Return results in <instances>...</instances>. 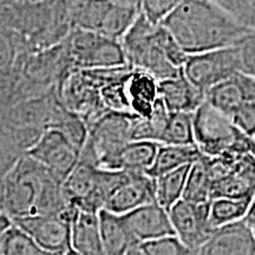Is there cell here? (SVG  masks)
<instances>
[{
  "label": "cell",
  "mask_w": 255,
  "mask_h": 255,
  "mask_svg": "<svg viewBox=\"0 0 255 255\" xmlns=\"http://www.w3.org/2000/svg\"><path fill=\"white\" fill-rule=\"evenodd\" d=\"M78 212L66 197L63 182L28 155H21L8 171L2 213L11 220L57 215L72 225Z\"/></svg>",
  "instance_id": "1"
},
{
  "label": "cell",
  "mask_w": 255,
  "mask_h": 255,
  "mask_svg": "<svg viewBox=\"0 0 255 255\" xmlns=\"http://www.w3.org/2000/svg\"><path fill=\"white\" fill-rule=\"evenodd\" d=\"M161 25L188 56L234 46L248 31L210 0H182Z\"/></svg>",
  "instance_id": "2"
},
{
  "label": "cell",
  "mask_w": 255,
  "mask_h": 255,
  "mask_svg": "<svg viewBox=\"0 0 255 255\" xmlns=\"http://www.w3.org/2000/svg\"><path fill=\"white\" fill-rule=\"evenodd\" d=\"M194 143L201 154L207 157L229 154L251 152L254 144L250 137L240 131L227 115L203 102L193 113Z\"/></svg>",
  "instance_id": "3"
},
{
  "label": "cell",
  "mask_w": 255,
  "mask_h": 255,
  "mask_svg": "<svg viewBox=\"0 0 255 255\" xmlns=\"http://www.w3.org/2000/svg\"><path fill=\"white\" fill-rule=\"evenodd\" d=\"M157 26L141 13L121 39V44L130 68L149 73L161 82L176 76L182 69L175 68L164 56L156 39Z\"/></svg>",
  "instance_id": "4"
},
{
  "label": "cell",
  "mask_w": 255,
  "mask_h": 255,
  "mask_svg": "<svg viewBox=\"0 0 255 255\" xmlns=\"http://www.w3.org/2000/svg\"><path fill=\"white\" fill-rule=\"evenodd\" d=\"M73 70L115 69L129 66L119 40L96 32L71 30L63 41Z\"/></svg>",
  "instance_id": "5"
},
{
  "label": "cell",
  "mask_w": 255,
  "mask_h": 255,
  "mask_svg": "<svg viewBox=\"0 0 255 255\" xmlns=\"http://www.w3.org/2000/svg\"><path fill=\"white\" fill-rule=\"evenodd\" d=\"M182 72L194 87L206 94L210 88L240 72L237 46L189 55Z\"/></svg>",
  "instance_id": "6"
},
{
  "label": "cell",
  "mask_w": 255,
  "mask_h": 255,
  "mask_svg": "<svg viewBox=\"0 0 255 255\" xmlns=\"http://www.w3.org/2000/svg\"><path fill=\"white\" fill-rule=\"evenodd\" d=\"M26 155L64 182L77 165L81 150L58 130L47 129Z\"/></svg>",
  "instance_id": "7"
},
{
  "label": "cell",
  "mask_w": 255,
  "mask_h": 255,
  "mask_svg": "<svg viewBox=\"0 0 255 255\" xmlns=\"http://www.w3.org/2000/svg\"><path fill=\"white\" fill-rule=\"evenodd\" d=\"M209 205L182 199L168 210L175 237L193 251L199 250L215 231L209 223Z\"/></svg>",
  "instance_id": "8"
},
{
  "label": "cell",
  "mask_w": 255,
  "mask_h": 255,
  "mask_svg": "<svg viewBox=\"0 0 255 255\" xmlns=\"http://www.w3.org/2000/svg\"><path fill=\"white\" fill-rule=\"evenodd\" d=\"M12 223L51 255L71 251V223L57 215H33L14 219Z\"/></svg>",
  "instance_id": "9"
},
{
  "label": "cell",
  "mask_w": 255,
  "mask_h": 255,
  "mask_svg": "<svg viewBox=\"0 0 255 255\" xmlns=\"http://www.w3.org/2000/svg\"><path fill=\"white\" fill-rule=\"evenodd\" d=\"M255 194V157L251 152L234 155L229 170L212 182V200L251 199Z\"/></svg>",
  "instance_id": "10"
},
{
  "label": "cell",
  "mask_w": 255,
  "mask_h": 255,
  "mask_svg": "<svg viewBox=\"0 0 255 255\" xmlns=\"http://www.w3.org/2000/svg\"><path fill=\"white\" fill-rule=\"evenodd\" d=\"M154 202V178L145 173L127 171L123 180L108 197L103 209L114 214L123 215Z\"/></svg>",
  "instance_id": "11"
},
{
  "label": "cell",
  "mask_w": 255,
  "mask_h": 255,
  "mask_svg": "<svg viewBox=\"0 0 255 255\" xmlns=\"http://www.w3.org/2000/svg\"><path fill=\"white\" fill-rule=\"evenodd\" d=\"M122 216L138 246L159 239L175 237L168 212L157 203H149Z\"/></svg>",
  "instance_id": "12"
},
{
  "label": "cell",
  "mask_w": 255,
  "mask_h": 255,
  "mask_svg": "<svg viewBox=\"0 0 255 255\" xmlns=\"http://www.w3.org/2000/svg\"><path fill=\"white\" fill-rule=\"evenodd\" d=\"M196 255H255V234L241 221L215 229Z\"/></svg>",
  "instance_id": "13"
},
{
  "label": "cell",
  "mask_w": 255,
  "mask_h": 255,
  "mask_svg": "<svg viewBox=\"0 0 255 255\" xmlns=\"http://www.w3.org/2000/svg\"><path fill=\"white\" fill-rule=\"evenodd\" d=\"M205 102L231 117L242 104H255V79L239 72L210 88L205 94Z\"/></svg>",
  "instance_id": "14"
},
{
  "label": "cell",
  "mask_w": 255,
  "mask_h": 255,
  "mask_svg": "<svg viewBox=\"0 0 255 255\" xmlns=\"http://www.w3.org/2000/svg\"><path fill=\"white\" fill-rule=\"evenodd\" d=\"M129 114L137 119H148L159 101L158 81L141 70L131 69L126 78Z\"/></svg>",
  "instance_id": "15"
},
{
  "label": "cell",
  "mask_w": 255,
  "mask_h": 255,
  "mask_svg": "<svg viewBox=\"0 0 255 255\" xmlns=\"http://www.w3.org/2000/svg\"><path fill=\"white\" fill-rule=\"evenodd\" d=\"M159 101L168 113L193 114L205 102V94L194 87L182 70L174 77L158 82Z\"/></svg>",
  "instance_id": "16"
},
{
  "label": "cell",
  "mask_w": 255,
  "mask_h": 255,
  "mask_svg": "<svg viewBox=\"0 0 255 255\" xmlns=\"http://www.w3.org/2000/svg\"><path fill=\"white\" fill-rule=\"evenodd\" d=\"M98 221L105 255H126L138 246L121 215L103 209L98 213Z\"/></svg>",
  "instance_id": "17"
},
{
  "label": "cell",
  "mask_w": 255,
  "mask_h": 255,
  "mask_svg": "<svg viewBox=\"0 0 255 255\" xmlns=\"http://www.w3.org/2000/svg\"><path fill=\"white\" fill-rule=\"evenodd\" d=\"M71 250L81 255H105L98 213L79 210L71 225Z\"/></svg>",
  "instance_id": "18"
},
{
  "label": "cell",
  "mask_w": 255,
  "mask_h": 255,
  "mask_svg": "<svg viewBox=\"0 0 255 255\" xmlns=\"http://www.w3.org/2000/svg\"><path fill=\"white\" fill-rule=\"evenodd\" d=\"M110 8V0H76L69 5L71 30L101 33Z\"/></svg>",
  "instance_id": "19"
},
{
  "label": "cell",
  "mask_w": 255,
  "mask_h": 255,
  "mask_svg": "<svg viewBox=\"0 0 255 255\" xmlns=\"http://www.w3.org/2000/svg\"><path fill=\"white\" fill-rule=\"evenodd\" d=\"M201 154L195 144L191 145H163L159 144L154 162L146 175L152 178L176 170L178 168L193 164L201 158Z\"/></svg>",
  "instance_id": "20"
},
{
  "label": "cell",
  "mask_w": 255,
  "mask_h": 255,
  "mask_svg": "<svg viewBox=\"0 0 255 255\" xmlns=\"http://www.w3.org/2000/svg\"><path fill=\"white\" fill-rule=\"evenodd\" d=\"M27 55L30 53L21 38L0 24V81L14 76Z\"/></svg>",
  "instance_id": "21"
},
{
  "label": "cell",
  "mask_w": 255,
  "mask_h": 255,
  "mask_svg": "<svg viewBox=\"0 0 255 255\" xmlns=\"http://www.w3.org/2000/svg\"><path fill=\"white\" fill-rule=\"evenodd\" d=\"M190 165L178 168L154 178L155 202L167 212L175 203L182 200Z\"/></svg>",
  "instance_id": "22"
},
{
  "label": "cell",
  "mask_w": 255,
  "mask_h": 255,
  "mask_svg": "<svg viewBox=\"0 0 255 255\" xmlns=\"http://www.w3.org/2000/svg\"><path fill=\"white\" fill-rule=\"evenodd\" d=\"M157 143L149 141H130L123 146L119 156V170L145 173L154 162Z\"/></svg>",
  "instance_id": "23"
},
{
  "label": "cell",
  "mask_w": 255,
  "mask_h": 255,
  "mask_svg": "<svg viewBox=\"0 0 255 255\" xmlns=\"http://www.w3.org/2000/svg\"><path fill=\"white\" fill-rule=\"evenodd\" d=\"M212 176L206 156H201L190 165L183 191V200L193 203H207L212 201Z\"/></svg>",
  "instance_id": "24"
},
{
  "label": "cell",
  "mask_w": 255,
  "mask_h": 255,
  "mask_svg": "<svg viewBox=\"0 0 255 255\" xmlns=\"http://www.w3.org/2000/svg\"><path fill=\"white\" fill-rule=\"evenodd\" d=\"M252 199V197H251ZM251 199H227L220 197L210 201L209 223L213 229L241 221L246 215Z\"/></svg>",
  "instance_id": "25"
},
{
  "label": "cell",
  "mask_w": 255,
  "mask_h": 255,
  "mask_svg": "<svg viewBox=\"0 0 255 255\" xmlns=\"http://www.w3.org/2000/svg\"><path fill=\"white\" fill-rule=\"evenodd\" d=\"M159 144L191 145L194 143L193 114L169 113Z\"/></svg>",
  "instance_id": "26"
},
{
  "label": "cell",
  "mask_w": 255,
  "mask_h": 255,
  "mask_svg": "<svg viewBox=\"0 0 255 255\" xmlns=\"http://www.w3.org/2000/svg\"><path fill=\"white\" fill-rule=\"evenodd\" d=\"M0 255H51L38 246L26 233L12 223L0 242Z\"/></svg>",
  "instance_id": "27"
},
{
  "label": "cell",
  "mask_w": 255,
  "mask_h": 255,
  "mask_svg": "<svg viewBox=\"0 0 255 255\" xmlns=\"http://www.w3.org/2000/svg\"><path fill=\"white\" fill-rule=\"evenodd\" d=\"M225 11L235 23L255 30V0H210Z\"/></svg>",
  "instance_id": "28"
},
{
  "label": "cell",
  "mask_w": 255,
  "mask_h": 255,
  "mask_svg": "<svg viewBox=\"0 0 255 255\" xmlns=\"http://www.w3.org/2000/svg\"><path fill=\"white\" fill-rule=\"evenodd\" d=\"M139 247L146 255H196V251L190 250L176 237H168L146 242Z\"/></svg>",
  "instance_id": "29"
},
{
  "label": "cell",
  "mask_w": 255,
  "mask_h": 255,
  "mask_svg": "<svg viewBox=\"0 0 255 255\" xmlns=\"http://www.w3.org/2000/svg\"><path fill=\"white\" fill-rule=\"evenodd\" d=\"M240 72L255 79V30H248L235 44Z\"/></svg>",
  "instance_id": "30"
},
{
  "label": "cell",
  "mask_w": 255,
  "mask_h": 255,
  "mask_svg": "<svg viewBox=\"0 0 255 255\" xmlns=\"http://www.w3.org/2000/svg\"><path fill=\"white\" fill-rule=\"evenodd\" d=\"M24 152L8 142L4 137L0 136V213H2V201H4L5 180L8 171L13 167L18 158Z\"/></svg>",
  "instance_id": "31"
},
{
  "label": "cell",
  "mask_w": 255,
  "mask_h": 255,
  "mask_svg": "<svg viewBox=\"0 0 255 255\" xmlns=\"http://www.w3.org/2000/svg\"><path fill=\"white\" fill-rule=\"evenodd\" d=\"M182 0H142L141 13L155 25H159Z\"/></svg>",
  "instance_id": "32"
},
{
  "label": "cell",
  "mask_w": 255,
  "mask_h": 255,
  "mask_svg": "<svg viewBox=\"0 0 255 255\" xmlns=\"http://www.w3.org/2000/svg\"><path fill=\"white\" fill-rule=\"evenodd\" d=\"M244 221L248 226V227H250L251 229H253V231L255 232V194L251 199L250 206H248L247 213H246V215H245Z\"/></svg>",
  "instance_id": "33"
},
{
  "label": "cell",
  "mask_w": 255,
  "mask_h": 255,
  "mask_svg": "<svg viewBox=\"0 0 255 255\" xmlns=\"http://www.w3.org/2000/svg\"><path fill=\"white\" fill-rule=\"evenodd\" d=\"M110 1L121 7L133 9L137 12H141L142 8V0H110Z\"/></svg>",
  "instance_id": "34"
},
{
  "label": "cell",
  "mask_w": 255,
  "mask_h": 255,
  "mask_svg": "<svg viewBox=\"0 0 255 255\" xmlns=\"http://www.w3.org/2000/svg\"><path fill=\"white\" fill-rule=\"evenodd\" d=\"M11 225L12 220L7 215H5L4 213H0V242H1V239L4 237L5 232L11 227Z\"/></svg>",
  "instance_id": "35"
},
{
  "label": "cell",
  "mask_w": 255,
  "mask_h": 255,
  "mask_svg": "<svg viewBox=\"0 0 255 255\" xmlns=\"http://www.w3.org/2000/svg\"><path fill=\"white\" fill-rule=\"evenodd\" d=\"M126 255H146L144 252L142 251V248L139 246H137L135 248H132L131 251H129Z\"/></svg>",
  "instance_id": "36"
},
{
  "label": "cell",
  "mask_w": 255,
  "mask_h": 255,
  "mask_svg": "<svg viewBox=\"0 0 255 255\" xmlns=\"http://www.w3.org/2000/svg\"><path fill=\"white\" fill-rule=\"evenodd\" d=\"M15 1H18V0H0V11L4 9L5 7H7V6L12 5Z\"/></svg>",
  "instance_id": "37"
},
{
  "label": "cell",
  "mask_w": 255,
  "mask_h": 255,
  "mask_svg": "<svg viewBox=\"0 0 255 255\" xmlns=\"http://www.w3.org/2000/svg\"><path fill=\"white\" fill-rule=\"evenodd\" d=\"M59 1H62V2H64V4H66V5H71L73 1H76V0H59Z\"/></svg>",
  "instance_id": "38"
},
{
  "label": "cell",
  "mask_w": 255,
  "mask_h": 255,
  "mask_svg": "<svg viewBox=\"0 0 255 255\" xmlns=\"http://www.w3.org/2000/svg\"><path fill=\"white\" fill-rule=\"evenodd\" d=\"M65 255H81V254H78L77 252H75V251H72V250H71V251H69L68 253H66Z\"/></svg>",
  "instance_id": "39"
},
{
  "label": "cell",
  "mask_w": 255,
  "mask_h": 255,
  "mask_svg": "<svg viewBox=\"0 0 255 255\" xmlns=\"http://www.w3.org/2000/svg\"><path fill=\"white\" fill-rule=\"evenodd\" d=\"M254 234H255V232H254Z\"/></svg>",
  "instance_id": "40"
}]
</instances>
